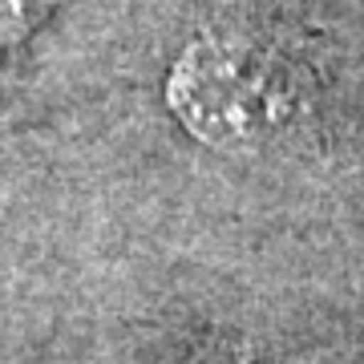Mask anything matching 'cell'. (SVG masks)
<instances>
[{
  "instance_id": "cell-2",
  "label": "cell",
  "mask_w": 364,
  "mask_h": 364,
  "mask_svg": "<svg viewBox=\"0 0 364 364\" xmlns=\"http://www.w3.org/2000/svg\"><path fill=\"white\" fill-rule=\"evenodd\" d=\"M61 0H0V57L25 41Z\"/></svg>"
},
{
  "instance_id": "cell-1",
  "label": "cell",
  "mask_w": 364,
  "mask_h": 364,
  "mask_svg": "<svg viewBox=\"0 0 364 364\" xmlns=\"http://www.w3.org/2000/svg\"><path fill=\"white\" fill-rule=\"evenodd\" d=\"M170 102L207 142H251L304 105V77L247 41H198L174 73Z\"/></svg>"
}]
</instances>
